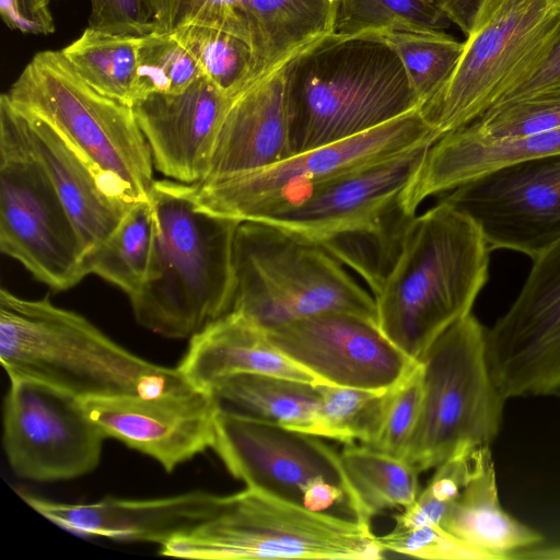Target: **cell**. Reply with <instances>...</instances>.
<instances>
[{"label":"cell","mask_w":560,"mask_h":560,"mask_svg":"<svg viewBox=\"0 0 560 560\" xmlns=\"http://www.w3.org/2000/svg\"><path fill=\"white\" fill-rule=\"evenodd\" d=\"M230 312L265 330L326 313L376 323V304L320 245L258 221H242L233 250Z\"/></svg>","instance_id":"8992f818"},{"label":"cell","mask_w":560,"mask_h":560,"mask_svg":"<svg viewBox=\"0 0 560 560\" xmlns=\"http://www.w3.org/2000/svg\"><path fill=\"white\" fill-rule=\"evenodd\" d=\"M89 26L114 35L142 37L155 31L149 0H90Z\"/></svg>","instance_id":"ab89813d"},{"label":"cell","mask_w":560,"mask_h":560,"mask_svg":"<svg viewBox=\"0 0 560 560\" xmlns=\"http://www.w3.org/2000/svg\"><path fill=\"white\" fill-rule=\"evenodd\" d=\"M212 450L226 470L246 487L300 505L314 482L327 480L345 491L352 517L371 524L364 518L340 453L320 436L222 406L217 417Z\"/></svg>","instance_id":"4fadbf2b"},{"label":"cell","mask_w":560,"mask_h":560,"mask_svg":"<svg viewBox=\"0 0 560 560\" xmlns=\"http://www.w3.org/2000/svg\"><path fill=\"white\" fill-rule=\"evenodd\" d=\"M19 494L40 515L72 534L161 546L212 517L226 499L201 490L156 499L104 498L93 503Z\"/></svg>","instance_id":"ffe728a7"},{"label":"cell","mask_w":560,"mask_h":560,"mask_svg":"<svg viewBox=\"0 0 560 560\" xmlns=\"http://www.w3.org/2000/svg\"><path fill=\"white\" fill-rule=\"evenodd\" d=\"M385 551L422 559L494 560V558L465 542L439 524L418 527H395L378 537Z\"/></svg>","instance_id":"74e56055"},{"label":"cell","mask_w":560,"mask_h":560,"mask_svg":"<svg viewBox=\"0 0 560 560\" xmlns=\"http://www.w3.org/2000/svg\"><path fill=\"white\" fill-rule=\"evenodd\" d=\"M340 458L369 523L384 510L409 506L419 494L420 472L405 459L359 443L345 445Z\"/></svg>","instance_id":"f1b7e54d"},{"label":"cell","mask_w":560,"mask_h":560,"mask_svg":"<svg viewBox=\"0 0 560 560\" xmlns=\"http://www.w3.org/2000/svg\"><path fill=\"white\" fill-rule=\"evenodd\" d=\"M433 141L338 175L259 220L325 248L380 290L410 220L402 195Z\"/></svg>","instance_id":"5b68a950"},{"label":"cell","mask_w":560,"mask_h":560,"mask_svg":"<svg viewBox=\"0 0 560 560\" xmlns=\"http://www.w3.org/2000/svg\"><path fill=\"white\" fill-rule=\"evenodd\" d=\"M0 361L11 380L46 384L77 399L153 397L195 387L178 368L154 364L85 317L45 296L0 291Z\"/></svg>","instance_id":"3957f363"},{"label":"cell","mask_w":560,"mask_h":560,"mask_svg":"<svg viewBox=\"0 0 560 560\" xmlns=\"http://www.w3.org/2000/svg\"><path fill=\"white\" fill-rule=\"evenodd\" d=\"M490 253L476 222L444 198L415 215L374 295L382 334L419 362L440 335L471 314L489 278Z\"/></svg>","instance_id":"7a4b0ae2"},{"label":"cell","mask_w":560,"mask_h":560,"mask_svg":"<svg viewBox=\"0 0 560 560\" xmlns=\"http://www.w3.org/2000/svg\"><path fill=\"white\" fill-rule=\"evenodd\" d=\"M320 436L343 443L372 446L385 416L392 388L370 390L337 385H318Z\"/></svg>","instance_id":"1f68e13d"},{"label":"cell","mask_w":560,"mask_h":560,"mask_svg":"<svg viewBox=\"0 0 560 560\" xmlns=\"http://www.w3.org/2000/svg\"><path fill=\"white\" fill-rule=\"evenodd\" d=\"M209 390L221 404H229L236 411L320 436L318 385L282 376L238 373L217 381Z\"/></svg>","instance_id":"4316f807"},{"label":"cell","mask_w":560,"mask_h":560,"mask_svg":"<svg viewBox=\"0 0 560 560\" xmlns=\"http://www.w3.org/2000/svg\"><path fill=\"white\" fill-rule=\"evenodd\" d=\"M232 98L201 75L177 93H152L131 104L154 167L185 184L201 183Z\"/></svg>","instance_id":"d6986e66"},{"label":"cell","mask_w":560,"mask_h":560,"mask_svg":"<svg viewBox=\"0 0 560 560\" xmlns=\"http://www.w3.org/2000/svg\"><path fill=\"white\" fill-rule=\"evenodd\" d=\"M557 86H560V21L541 52L493 106Z\"/></svg>","instance_id":"60d3db41"},{"label":"cell","mask_w":560,"mask_h":560,"mask_svg":"<svg viewBox=\"0 0 560 560\" xmlns=\"http://www.w3.org/2000/svg\"><path fill=\"white\" fill-rule=\"evenodd\" d=\"M291 153L338 142L421 108L381 33H331L284 68Z\"/></svg>","instance_id":"277c9868"},{"label":"cell","mask_w":560,"mask_h":560,"mask_svg":"<svg viewBox=\"0 0 560 560\" xmlns=\"http://www.w3.org/2000/svg\"><path fill=\"white\" fill-rule=\"evenodd\" d=\"M442 526L494 560L513 559L517 551L544 542L540 533L502 508L490 446L474 452L469 477Z\"/></svg>","instance_id":"d4e9b609"},{"label":"cell","mask_w":560,"mask_h":560,"mask_svg":"<svg viewBox=\"0 0 560 560\" xmlns=\"http://www.w3.org/2000/svg\"><path fill=\"white\" fill-rule=\"evenodd\" d=\"M284 68L232 98L202 182L256 171L292 154Z\"/></svg>","instance_id":"7402d4cb"},{"label":"cell","mask_w":560,"mask_h":560,"mask_svg":"<svg viewBox=\"0 0 560 560\" xmlns=\"http://www.w3.org/2000/svg\"><path fill=\"white\" fill-rule=\"evenodd\" d=\"M400 58L420 107L445 84L457 65L464 43L443 31L383 34Z\"/></svg>","instance_id":"d6a6232c"},{"label":"cell","mask_w":560,"mask_h":560,"mask_svg":"<svg viewBox=\"0 0 560 560\" xmlns=\"http://www.w3.org/2000/svg\"><path fill=\"white\" fill-rule=\"evenodd\" d=\"M489 248L532 259L560 238V154L512 163L448 191Z\"/></svg>","instance_id":"2e32d148"},{"label":"cell","mask_w":560,"mask_h":560,"mask_svg":"<svg viewBox=\"0 0 560 560\" xmlns=\"http://www.w3.org/2000/svg\"><path fill=\"white\" fill-rule=\"evenodd\" d=\"M419 362L421 409L404 459L421 472L490 446L506 399L490 372L487 328L472 314L440 335Z\"/></svg>","instance_id":"ba28073f"},{"label":"cell","mask_w":560,"mask_h":560,"mask_svg":"<svg viewBox=\"0 0 560 560\" xmlns=\"http://www.w3.org/2000/svg\"><path fill=\"white\" fill-rule=\"evenodd\" d=\"M467 127L491 138L522 137L560 128V86L493 106Z\"/></svg>","instance_id":"d590c367"},{"label":"cell","mask_w":560,"mask_h":560,"mask_svg":"<svg viewBox=\"0 0 560 560\" xmlns=\"http://www.w3.org/2000/svg\"><path fill=\"white\" fill-rule=\"evenodd\" d=\"M105 438L156 460L167 472L212 448L222 407L211 390L192 388L153 397L79 400Z\"/></svg>","instance_id":"ac0fdd59"},{"label":"cell","mask_w":560,"mask_h":560,"mask_svg":"<svg viewBox=\"0 0 560 560\" xmlns=\"http://www.w3.org/2000/svg\"><path fill=\"white\" fill-rule=\"evenodd\" d=\"M139 44L140 37L86 27L78 39L60 51L91 86L131 106Z\"/></svg>","instance_id":"f546056e"},{"label":"cell","mask_w":560,"mask_h":560,"mask_svg":"<svg viewBox=\"0 0 560 560\" xmlns=\"http://www.w3.org/2000/svg\"><path fill=\"white\" fill-rule=\"evenodd\" d=\"M266 332L279 351L327 385L389 389L418 364L376 323L351 314L314 315Z\"/></svg>","instance_id":"e0dca14e"},{"label":"cell","mask_w":560,"mask_h":560,"mask_svg":"<svg viewBox=\"0 0 560 560\" xmlns=\"http://www.w3.org/2000/svg\"><path fill=\"white\" fill-rule=\"evenodd\" d=\"M513 559H560V546L542 547V544L517 551Z\"/></svg>","instance_id":"f6af8a7d"},{"label":"cell","mask_w":560,"mask_h":560,"mask_svg":"<svg viewBox=\"0 0 560 560\" xmlns=\"http://www.w3.org/2000/svg\"><path fill=\"white\" fill-rule=\"evenodd\" d=\"M50 0H0L5 25L23 34L49 35L56 30L49 9Z\"/></svg>","instance_id":"b9f144b4"},{"label":"cell","mask_w":560,"mask_h":560,"mask_svg":"<svg viewBox=\"0 0 560 560\" xmlns=\"http://www.w3.org/2000/svg\"><path fill=\"white\" fill-rule=\"evenodd\" d=\"M191 55L171 33L140 37L131 104L152 93H177L201 77Z\"/></svg>","instance_id":"e575fe53"},{"label":"cell","mask_w":560,"mask_h":560,"mask_svg":"<svg viewBox=\"0 0 560 560\" xmlns=\"http://www.w3.org/2000/svg\"><path fill=\"white\" fill-rule=\"evenodd\" d=\"M177 368L195 387L207 390L217 381L238 373L327 385L279 351L265 329L234 312L212 320L190 337Z\"/></svg>","instance_id":"cb8c5ba5"},{"label":"cell","mask_w":560,"mask_h":560,"mask_svg":"<svg viewBox=\"0 0 560 560\" xmlns=\"http://www.w3.org/2000/svg\"><path fill=\"white\" fill-rule=\"evenodd\" d=\"M0 249L56 291L86 276L77 229L7 93L0 97Z\"/></svg>","instance_id":"8fae6325"},{"label":"cell","mask_w":560,"mask_h":560,"mask_svg":"<svg viewBox=\"0 0 560 560\" xmlns=\"http://www.w3.org/2000/svg\"><path fill=\"white\" fill-rule=\"evenodd\" d=\"M560 21V0H483L457 65L420 109L441 137L491 108L527 70Z\"/></svg>","instance_id":"30bf717a"},{"label":"cell","mask_w":560,"mask_h":560,"mask_svg":"<svg viewBox=\"0 0 560 560\" xmlns=\"http://www.w3.org/2000/svg\"><path fill=\"white\" fill-rule=\"evenodd\" d=\"M15 108L33 152L77 229L85 256L113 234L138 200L126 185L98 171L51 125Z\"/></svg>","instance_id":"44dd1931"},{"label":"cell","mask_w":560,"mask_h":560,"mask_svg":"<svg viewBox=\"0 0 560 560\" xmlns=\"http://www.w3.org/2000/svg\"><path fill=\"white\" fill-rule=\"evenodd\" d=\"M385 552L368 523L311 511L252 487L228 494L212 517L160 550L202 560H378Z\"/></svg>","instance_id":"52a82bcc"},{"label":"cell","mask_w":560,"mask_h":560,"mask_svg":"<svg viewBox=\"0 0 560 560\" xmlns=\"http://www.w3.org/2000/svg\"><path fill=\"white\" fill-rule=\"evenodd\" d=\"M441 136L413 109L360 135L317 147L266 167L196 184L199 206L238 221H257L312 187Z\"/></svg>","instance_id":"7c38bea8"},{"label":"cell","mask_w":560,"mask_h":560,"mask_svg":"<svg viewBox=\"0 0 560 560\" xmlns=\"http://www.w3.org/2000/svg\"><path fill=\"white\" fill-rule=\"evenodd\" d=\"M335 504L347 506V497L341 488L327 480L314 482L304 493L302 501L304 508L315 512H326Z\"/></svg>","instance_id":"7bdbcfd3"},{"label":"cell","mask_w":560,"mask_h":560,"mask_svg":"<svg viewBox=\"0 0 560 560\" xmlns=\"http://www.w3.org/2000/svg\"><path fill=\"white\" fill-rule=\"evenodd\" d=\"M171 34L191 55L201 74L230 98L250 83L254 56L243 38L200 24H187Z\"/></svg>","instance_id":"4dcf8cb0"},{"label":"cell","mask_w":560,"mask_h":560,"mask_svg":"<svg viewBox=\"0 0 560 560\" xmlns=\"http://www.w3.org/2000/svg\"><path fill=\"white\" fill-rule=\"evenodd\" d=\"M105 435L79 399L43 383L11 380L3 405V446L21 478L51 482L93 471Z\"/></svg>","instance_id":"5bb4252c"},{"label":"cell","mask_w":560,"mask_h":560,"mask_svg":"<svg viewBox=\"0 0 560 560\" xmlns=\"http://www.w3.org/2000/svg\"><path fill=\"white\" fill-rule=\"evenodd\" d=\"M7 95L18 108L51 125L137 200L148 199L154 165L132 107L91 86L60 50L37 52Z\"/></svg>","instance_id":"9c48e42d"},{"label":"cell","mask_w":560,"mask_h":560,"mask_svg":"<svg viewBox=\"0 0 560 560\" xmlns=\"http://www.w3.org/2000/svg\"><path fill=\"white\" fill-rule=\"evenodd\" d=\"M450 23L432 0H339L335 32L443 31Z\"/></svg>","instance_id":"836d02e7"},{"label":"cell","mask_w":560,"mask_h":560,"mask_svg":"<svg viewBox=\"0 0 560 560\" xmlns=\"http://www.w3.org/2000/svg\"><path fill=\"white\" fill-rule=\"evenodd\" d=\"M148 199L154 236L144 282L129 298L133 316L152 332L190 338L231 310L242 221L201 208L196 184L154 180Z\"/></svg>","instance_id":"6da1fadb"},{"label":"cell","mask_w":560,"mask_h":560,"mask_svg":"<svg viewBox=\"0 0 560 560\" xmlns=\"http://www.w3.org/2000/svg\"><path fill=\"white\" fill-rule=\"evenodd\" d=\"M487 357L505 399L560 395V238L533 258L520 294L487 328Z\"/></svg>","instance_id":"9a60e30c"},{"label":"cell","mask_w":560,"mask_h":560,"mask_svg":"<svg viewBox=\"0 0 560 560\" xmlns=\"http://www.w3.org/2000/svg\"><path fill=\"white\" fill-rule=\"evenodd\" d=\"M422 371L416 368L392 388L380 434L370 447L404 459L408 443L420 416Z\"/></svg>","instance_id":"f35d334b"},{"label":"cell","mask_w":560,"mask_h":560,"mask_svg":"<svg viewBox=\"0 0 560 560\" xmlns=\"http://www.w3.org/2000/svg\"><path fill=\"white\" fill-rule=\"evenodd\" d=\"M154 236V217L149 199L135 202L113 234L85 254V275H96L129 298L147 277Z\"/></svg>","instance_id":"83f0119b"},{"label":"cell","mask_w":560,"mask_h":560,"mask_svg":"<svg viewBox=\"0 0 560 560\" xmlns=\"http://www.w3.org/2000/svg\"><path fill=\"white\" fill-rule=\"evenodd\" d=\"M560 154V128L538 133L491 138L467 126L442 136L428 150L402 195L406 211L415 215L430 196L456 187L502 166Z\"/></svg>","instance_id":"603a6c76"},{"label":"cell","mask_w":560,"mask_h":560,"mask_svg":"<svg viewBox=\"0 0 560 560\" xmlns=\"http://www.w3.org/2000/svg\"><path fill=\"white\" fill-rule=\"evenodd\" d=\"M339 0H244L254 56L250 84L335 32Z\"/></svg>","instance_id":"484cf974"},{"label":"cell","mask_w":560,"mask_h":560,"mask_svg":"<svg viewBox=\"0 0 560 560\" xmlns=\"http://www.w3.org/2000/svg\"><path fill=\"white\" fill-rule=\"evenodd\" d=\"M432 2L467 36L483 0H432Z\"/></svg>","instance_id":"ee69618b"},{"label":"cell","mask_w":560,"mask_h":560,"mask_svg":"<svg viewBox=\"0 0 560 560\" xmlns=\"http://www.w3.org/2000/svg\"><path fill=\"white\" fill-rule=\"evenodd\" d=\"M149 1L156 32L173 33L187 24H200L225 30L243 38L250 46L244 0Z\"/></svg>","instance_id":"8d00e7d4"}]
</instances>
